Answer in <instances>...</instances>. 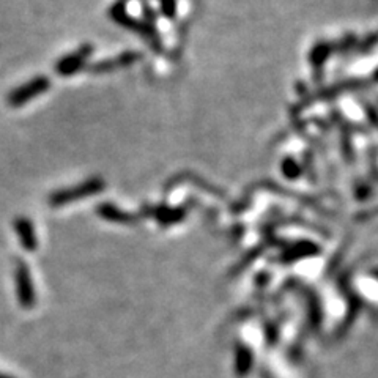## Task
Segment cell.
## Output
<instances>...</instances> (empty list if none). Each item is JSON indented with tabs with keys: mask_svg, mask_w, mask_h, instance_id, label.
Here are the masks:
<instances>
[{
	"mask_svg": "<svg viewBox=\"0 0 378 378\" xmlns=\"http://www.w3.org/2000/svg\"><path fill=\"white\" fill-rule=\"evenodd\" d=\"M97 214L101 219H104V221L114 224H133L138 221L136 214L123 211L122 208H118L114 204H109V202H104V204L98 205Z\"/></svg>",
	"mask_w": 378,
	"mask_h": 378,
	"instance_id": "52a82bcc",
	"label": "cell"
},
{
	"mask_svg": "<svg viewBox=\"0 0 378 378\" xmlns=\"http://www.w3.org/2000/svg\"><path fill=\"white\" fill-rule=\"evenodd\" d=\"M109 16H111V19L115 21L118 26L125 27V29L131 30V32L140 33V35L145 37L150 43L155 41V39L158 38L155 30H153V27L145 24V22H140L136 18H133V16L128 15L125 2H117L115 5H112L111 10H109Z\"/></svg>",
	"mask_w": 378,
	"mask_h": 378,
	"instance_id": "277c9868",
	"label": "cell"
},
{
	"mask_svg": "<svg viewBox=\"0 0 378 378\" xmlns=\"http://www.w3.org/2000/svg\"><path fill=\"white\" fill-rule=\"evenodd\" d=\"M140 59L139 53H134V50H126V53H122L117 55L115 59H107L103 62H97V64L90 65L88 71L93 73V75H103V73H111L120 68H126V66H131L136 64Z\"/></svg>",
	"mask_w": 378,
	"mask_h": 378,
	"instance_id": "8992f818",
	"label": "cell"
},
{
	"mask_svg": "<svg viewBox=\"0 0 378 378\" xmlns=\"http://www.w3.org/2000/svg\"><path fill=\"white\" fill-rule=\"evenodd\" d=\"M93 54V46L92 44H82L81 48H77L76 50H73L71 54L62 57L57 65H55V71L57 75L62 77H70L76 73L81 71L84 66L87 65V60L90 59V55Z\"/></svg>",
	"mask_w": 378,
	"mask_h": 378,
	"instance_id": "5b68a950",
	"label": "cell"
},
{
	"mask_svg": "<svg viewBox=\"0 0 378 378\" xmlns=\"http://www.w3.org/2000/svg\"><path fill=\"white\" fill-rule=\"evenodd\" d=\"M15 282H16V295L22 309H32L37 303L35 285L32 281V273L26 262L19 261L15 268Z\"/></svg>",
	"mask_w": 378,
	"mask_h": 378,
	"instance_id": "3957f363",
	"label": "cell"
},
{
	"mask_svg": "<svg viewBox=\"0 0 378 378\" xmlns=\"http://www.w3.org/2000/svg\"><path fill=\"white\" fill-rule=\"evenodd\" d=\"M0 378H16V377L8 375V374H3V372H0Z\"/></svg>",
	"mask_w": 378,
	"mask_h": 378,
	"instance_id": "8fae6325",
	"label": "cell"
},
{
	"mask_svg": "<svg viewBox=\"0 0 378 378\" xmlns=\"http://www.w3.org/2000/svg\"><path fill=\"white\" fill-rule=\"evenodd\" d=\"M15 230L18 234V238L21 246L24 247L26 251L33 252L38 247V238L35 234V227L30 219L27 218H16L15 219Z\"/></svg>",
	"mask_w": 378,
	"mask_h": 378,
	"instance_id": "ba28073f",
	"label": "cell"
},
{
	"mask_svg": "<svg viewBox=\"0 0 378 378\" xmlns=\"http://www.w3.org/2000/svg\"><path fill=\"white\" fill-rule=\"evenodd\" d=\"M104 188H106L104 180L100 177H93L76 186H71V188L55 191V193L49 196L48 204L54 208L66 207L70 204H75V202L81 199H86V197H92V196L103 193Z\"/></svg>",
	"mask_w": 378,
	"mask_h": 378,
	"instance_id": "6da1fadb",
	"label": "cell"
},
{
	"mask_svg": "<svg viewBox=\"0 0 378 378\" xmlns=\"http://www.w3.org/2000/svg\"><path fill=\"white\" fill-rule=\"evenodd\" d=\"M161 13L167 18H173L177 13V0H160Z\"/></svg>",
	"mask_w": 378,
	"mask_h": 378,
	"instance_id": "30bf717a",
	"label": "cell"
},
{
	"mask_svg": "<svg viewBox=\"0 0 378 378\" xmlns=\"http://www.w3.org/2000/svg\"><path fill=\"white\" fill-rule=\"evenodd\" d=\"M377 77H378V71H377Z\"/></svg>",
	"mask_w": 378,
	"mask_h": 378,
	"instance_id": "7c38bea8",
	"label": "cell"
},
{
	"mask_svg": "<svg viewBox=\"0 0 378 378\" xmlns=\"http://www.w3.org/2000/svg\"><path fill=\"white\" fill-rule=\"evenodd\" d=\"M150 216H153L161 225H171L182 221L185 218V210L183 208L153 207L150 208Z\"/></svg>",
	"mask_w": 378,
	"mask_h": 378,
	"instance_id": "9c48e42d",
	"label": "cell"
},
{
	"mask_svg": "<svg viewBox=\"0 0 378 378\" xmlns=\"http://www.w3.org/2000/svg\"><path fill=\"white\" fill-rule=\"evenodd\" d=\"M50 88V79L39 75L30 79L29 82L22 84L18 88H15L13 92L8 95V106L11 107H22L27 103H30L33 98L41 97L43 93H46Z\"/></svg>",
	"mask_w": 378,
	"mask_h": 378,
	"instance_id": "7a4b0ae2",
	"label": "cell"
}]
</instances>
